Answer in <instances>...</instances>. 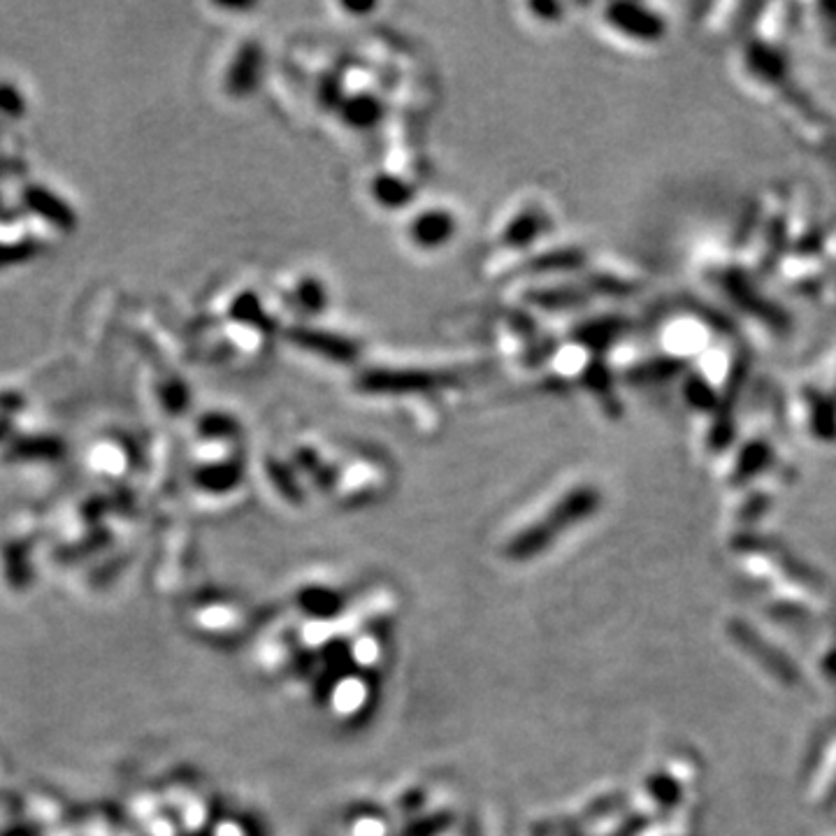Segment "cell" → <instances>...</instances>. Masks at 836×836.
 Wrapping results in <instances>:
<instances>
[{
  "instance_id": "obj_1",
  "label": "cell",
  "mask_w": 836,
  "mask_h": 836,
  "mask_svg": "<svg viewBox=\"0 0 836 836\" xmlns=\"http://www.w3.org/2000/svg\"><path fill=\"white\" fill-rule=\"evenodd\" d=\"M795 6H743L730 27L741 33L732 47V73L743 94L816 156H836V119L816 100L800 73L793 35L800 29Z\"/></svg>"
},
{
  "instance_id": "obj_2",
  "label": "cell",
  "mask_w": 836,
  "mask_h": 836,
  "mask_svg": "<svg viewBox=\"0 0 836 836\" xmlns=\"http://www.w3.org/2000/svg\"><path fill=\"white\" fill-rule=\"evenodd\" d=\"M621 12H625V17H621L618 12L612 10V14H616V24L629 33L635 40H642V42H660L663 35L667 33V24L663 21L660 14H655L653 10L648 8H621Z\"/></svg>"
}]
</instances>
